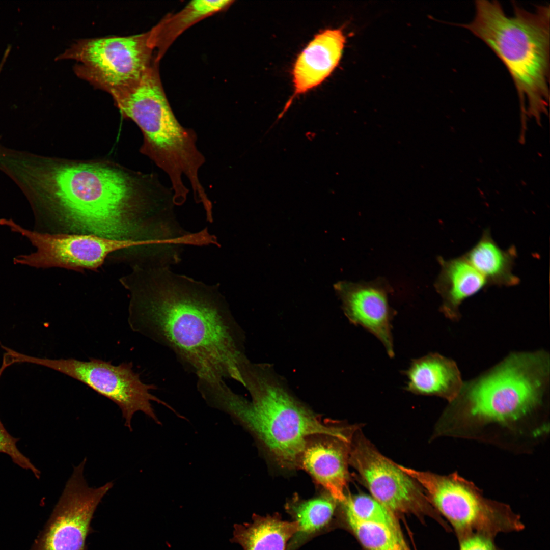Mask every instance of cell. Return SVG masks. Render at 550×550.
Wrapping results in <instances>:
<instances>
[{"instance_id": "cell-24", "label": "cell", "mask_w": 550, "mask_h": 550, "mask_svg": "<svg viewBox=\"0 0 550 550\" xmlns=\"http://www.w3.org/2000/svg\"><path fill=\"white\" fill-rule=\"evenodd\" d=\"M9 366L3 360L0 367V377L4 370ZM19 440L12 436L6 431L0 421V453L9 455L12 461L21 468L31 471L35 477L39 478L40 472L30 459L18 450L16 443Z\"/></svg>"}, {"instance_id": "cell-19", "label": "cell", "mask_w": 550, "mask_h": 550, "mask_svg": "<svg viewBox=\"0 0 550 550\" xmlns=\"http://www.w3.org/2000/svg\"><path fill=\"white\" fill-rule=\"evenodd\" d=\"M463 257L486 280L488 285L513 286L520 280L513 273L517 251L512 245L501 249L486 229L477 242Z\"/></svg>"}, {"instance_id": "cell-12", "label": "cell", "mask_w": 550, "mask_h": 550, "mask_svg": "<svg viewBox=\"0 0 550 550\" xmlns=\"http://www.w3.org/2000/svg\"><path fill=\"white\" fill-rule=\"evenodd\" d=\"M349 463L370 496L395 515L427 507L429 501L420 484L399 464L382 454L359 428L352 439Z\"/></svg>"}, {"instance_id": "cell-5", "label": "cell", "mask_w": 550, "mask_h": 550, "mask_svg": "<svg viewBox=\"0 0 550 550\" xmlns=\"http://www.w3.org/2000/svg\"><path fill=\"white\" fill-rule=\"evenodd\" d=\"M122 115L133 121L143 135L140 152L148 157L169 176L175 206L183 205L189 189L183 175L191 185L194 198L206 212L213 208L199 178V171L205 158L197 146V137L191 128L181 125L163 90L154 65L133 86L112 97Z\"/></svg>"}, {"instance_id": "cell-11", "label": "cell", "mask_w": 550, "mask_h": 550, "mask_svg": "<svg viewBox=\"0 0 550 550\" xmlns=\"http://www.w3.org/2000/svg\"><path fill=\"white\" fill-rule=\"evenodd\" d=\"M86 463L85 458L74 466L50 518L30 550H87V537L93 532L91 523L94 512L113 483L90 487L84 476Z\"/></svg>"}, {"instance_id": "cell-13", "label": "cell", "mask_w": 550, "mask_h": 550, "mask_svg": "<svg viewBox=\"0 0 550 550\" xmlns=\"http://www.w3.org/2000/svg\"><path fill=\"white\" fill-rule=\"evenodd\" d=\"M352 438L345 439L328 435L310 436L299 460L298 468L305 470L339 503L345 500L346 494Z\"/></svg>"}, {"instance_id": "cell-20", "label": "cell", "mask_w": 550, "mask_h": 550, "mask_svg": "<svg viewBox=\"0 0 550 550\" xmlns=\"http://www.w3.org/2000/svg\"><path fill=\"white\" fill-rule=\"evenodd\" d=\"M336 502L329 494L306 500L296 496L290 500L286 509L298 523L299 530L288 550H293L307 538L325 529L333 519Z\"/></svg>"}, {"instance_id": "cell-9", "label": "cell", "mask_w": 550, "mask_h": 550, "mask_svg": "<svg viewBox=\"0 0 550 550\" xmlns=\"http://www.w3.org/2000/svg\"><path fill=\"white\" fill-rule=\"evenodd\" d=\"M14 363H29L60 372L85 384L112 400L119 407L126 427L131 430L134 414L142 411L158 423L151 404L155 401L173 409L151 393L153 384L144 383L132 369L131 363L115 366L109 362L91 359L82 361L74 359H48L29 356L16 351L12 353Z\"/></svg>"}, {"instance_id": "cell-17", "label": "cell", "mask_w": 550, "mask_h": 550, "mask_svg": "<svg viewBox=\"0 0 550 550\" xmlns=\"http://www.w3.org/2000/svg\"><path fill=\"white\" fill-rule=\"evenodd\" d=\"M441 262L442 270L436 285L443 300L441 311L446 318L457 322L461 317L462 303L488 285L463 255Z\"/></svg>"}, {"instance_id": "cell-3", "label": "cell", "mask_w": 550, "mask_h": 550, "mask_svg": "<svg viewBox=\"0 0 550 550\" xmlns=\"http://www.w3.org/2000/svg\"><path fill=\"white\" fill-rule=\"evenodd\" d=\"M549 387L548 352H512L477 377L463 382L435 431L446 434L458 425L509 428L546 408Z\"/></svg>"}, {"instance_id": "cell-16", "label": "cell", "mask_w": 550, "mask_h": 550, "mask_svg": "<svg viewBox=\"0 0 550 550\" xmlns=\"http://www.w3.org/2000/svg\"><path fill=\"white\" fill-rule=\"evenodd\" d=\"M405 375L407 391L437 396L448 402L457 397L464 382L456 362L437 353L413 360Z\"/></svg>"}, {"instance_id": "cell-4", "label": "cell", "mask_w": 550, "mask_h": 550, "mask_svg": "<svg viewBox=\"0 0 550 550\" xmlns=\"http://www.w3.org/2000/svg\"><path fill=\"white\" fill-rule=\"evenodd\" d=\"M250 401L228 388L218 407L235 415L253 433L270 458L285 469L298 468L309 437L328 435L351 438L354 426L330 425L295 399L268 367L249 361L242 372Z\"/></svg>"}, {"instance_id": "cell-10", "label": "cell", "mask_w": 550, "mask_h": 550, "mask_svg": "<svg viewBox=\"0 0 550 550\" xmlns=\"http://www.w3.org/2000/svg\"><path fill=\"white\" fill-rule=\"evenodd\" d=\"M0 225L25 237L36 249L34 252L14 257V264L37 269L60 267L94 270L115 251L136 248L146 254L151 250V245L142 241L116 239L92 234L39 232L22 227L12 218L0 219Z\"/></svg>"}, {"instance_id": "cell-22", "label": "cell", "mask_w": 550, "mask_h": 550, "mask_svg": "<svg viewBox=\"0 0 550 550\" xmlns=\"http://www.w3.org/2000/svg\"><path fill=\"white\" fill-rule=\"evenodd\" d=\"M345 514L359 521L384 525L400 530L395 515L371 496L346 494L341 503Z\"/></svg>"}, {"instance_id": "cell-25", "label": "cell", "mask_w": 550, "mask_h": 550, "mask_svg": "<svg viewBox=\"0 0 550 550\" xmlns=\"http://www.w3.org/2000/svg\"><path fill=\"white\" fill-rule=\"evenodd\" d=\"M494 538L480 534H473L458 538L459 550H501L496 545Z\"/></svg>"}, {"instance_id": "cell-21", "label": "cell", "mask_w": 550, "mask_h": 550, "mask_svg": "<svg viewBox=\"0 0 550 550\" xmlns=\"http://www.w3.org/2000/svg\"><path fill=\"white\" fill-rule=\"evenodd\" d=\"M346 514L349 526L367 550H409L400 530L389 526L358 520Z\"/></svg>"}, {"instance_id": "cell-15", "label": "cell", "mask_w": 550, "mask_h": 550, "mask_svg": "<svg viewBox=\"0 0 550 550\" xmlns=\"http://www.w3.org/2000/svg\"><path fill=\"white\" fill-rule=\"evenodd\" d=\"M345 40L340 29H326L314 36L294 64V96L317 87L332 74L341 60Z\"/></svg>"}, {"instance_id": "cell-26", "label": "cell", "mask_w": 550, "mask_h": 550, "mask_svg": "<svg viewBox=\"0 0 550 550\" xmlns=\"http://www.w3.org/2000/svg\"><path fill=\"white\" fill-rule=\"evenodd\" d=\"M0 140H1V138H0Z\"/></svg>"}, {"instance_id": "cell-18", "label": "cell", "mask_w": 550, "mask_h": 550, "mask_svg": "<svg viewBox=\"0 0 550 550\" xmlns=\"http://www.w3.org/2000/svg\"><path fill=\"white\" fill-rule=\"evenodd\" d=\"M298 530L296 521L284 520L278 513L266 516L253 514L251 522L234 525L230 541L243 550H286Z\"/></svg>"}, {"instance_id": "cell-6", "label": "cell", "mask_w": 550, "mask_h": 550, "mask_svg": "<svg viewBox=\"0 0 550 550\" xmlns=\"http://www.w3.org/2000/svg\"><path fill=\"white\" fill-rule=\"evenodd\" d=\"M513 6V15L508 16L498 1H476L473 20L461 26L501 59L520 98L536 112L545 107L549 97V7L538 6L531 12Z\"/></svg>"}, {"instance_id": "cell-2", "label": "cell", "mask_w": 550, "mask_h": 550, "mask_svg": "<svg viewBox=\"0 0 550 550\" xmlns=\"http://www.w3.org/2000/svg\"><path fill=\"white\" fill-rule=\"evenodd\" d=\"M131 320L135 330L166 346L198 380L243 386L242 335L219 284L171 267L138 268Z\"/></svg>"}, {"instance_id": "cell-8", "label": "cell", "mask_w": 550, "mask_h": 550, "mask_svg": "<svg viewBox=\"0 0 550 550\" xmlns=\"http://www.w3.org/2000/svg\"><path fill=\"white\" fill-rule=\"evenodd\" d=\"M151 31L125 36L79 40L57 59L76 62L81 78L112 96L135 85L152 65L154 47Z\"/></svg>"}, {"instance_id": "cell-14", "label": "cell", "mask_w": 550, "mask_h": 550, "mask_svg": "<svg viewBox=\"0 0 550 550\" xmlns=\"http://www.w3.org/2000/svg\"><path fill=\"white\" fill-rule=\"evenodd\" d=\"M345 313L349 321L375 336L388 355H394L392 336L393 313L385 294L369 287H359L345 283L335 284Z\"/></svg>"}, {"instance_id": "cell-7", "label": "cell", "mask_w": 550, "mask_h": 550, "mask_svg": "<svg viewBox=\"0 0 550 550\" xmlns=\"http://www.w3.org/2000/svg\"><path fill=\"white\" fill-rule=\"evenodd\" d=\"M422 487L428 500L448 521L457 538L473 534L494 538L525 526L510 506L485 498L472 482L456 473L441 475L400 465Z\"/></svg>"}, {"instance_id": "cell-23", "label": "cell", "mask_w": 550, "mask_h": 550, "mask_svg": "<svg viewBox=\"0 0 550 550\" xmlns=\"http://www.w3.org/2000/svg\"><path fill=\"white\" fill-rule=\"evenodd\" d=\"M233 2L227 0H195L191 1L164 25L165 35L175 38L193 23L229 6Z\"/></svg>"}, {"instance_id": "cell-1", "label": "cell", "mask_w": 550, "mask_h": 550, "mask_svg": "<svg viewBox=\"0 0 550 550\" xmlns=\"http://www.w3.org/2000/svg\"><path fill=\"white\" fill-rule=\"evenodd\" d=\"M5 174L23 193L34 230L145 241L170 193L155 174L105 159L71 160L16 150Z\"/></svg>"}]
</instances>
